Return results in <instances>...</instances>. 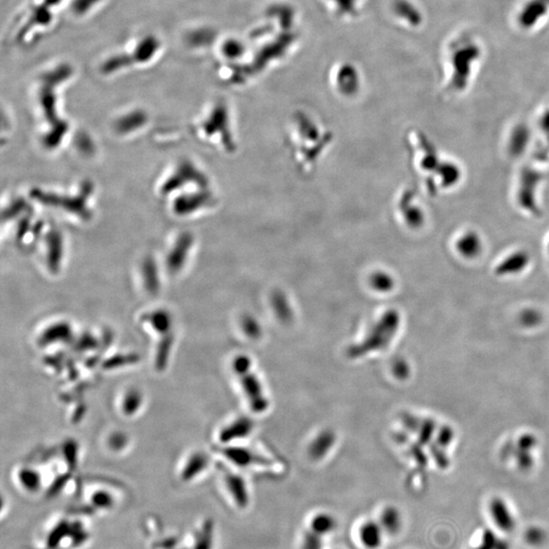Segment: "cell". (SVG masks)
Masks as SVG:
<instances>
[{"instance_id": "obj_1", "label": "cell", "mask_w": 549, "mask_h": 549, "mask_svg": "<svg viewBox=\"0 0 549 549\" xmlns=\"http://www.w3.org/2000/svg\"><path fill=\"white\" fill-rule=\"evenodd\" d=\"M161 49L162 41L154 34H146L135 41L128 49L104 59L100 70L105 76H110L133 67L149 65L155 60Z\"/></svg>"}, {"instance_id": "obj_2", "label": "cell", "mask_w": 549, "mask_h": 549, "mask_svg": "<svg viewBox=\"0 0 549 549\" xmlns=\"http://www.w3.org/2000/svg\"><path fill=\"white\" fill-rule=\"evenodd\" d=\"M58 8L49 0H38L25 11L15 29V42L27 44L33 42L38 32H44L52 26Z\"/></svg>"}, {"instance_id": "obj_3", "label": "cell", "mask_w": 549, "mask_h": 549, "mask_svg": "<svg viewBox=\"0 0 549 549\" xmlns=\"http://www.w3.org/2000/svg\"><path fill=\"white\" fill-rule=\"evenodd\" d=\"M144 323L147 324V329L160 338L170 335L173 330V319L171 315L166 310H157L149 312L143 317Z\"/></svg>"}, {"instance_id": "obj_4", "label": "cell", "mask_w": 549, "mask_h": 549, "mask_svg": "<svg viewBox=\"0 0 549 549\" xmlns=\"http://www.w3.org/2000/svg\"><path fill=\"white\" fill-rule=\"evenodd\" d=\"M72 335V329L67 322H58V323L50 324L39 336L38 343L47 346L58 343H65L69 341Z\"/></svg>"}, {"instance_id": "obj_5", "label": "cell", "mask_w": 549, "mask_h": 549, "mask_svg": "<svg viewBox=\"0 0 549 549\" xmlns=\"http://www.w3.org/2000/svg\"><path fill=\"white\" fill-rule=\"evenodd\" d=\"M383 530L380 523L365 521L358 531L360 543L366 549H378L382 546Z\"/></svg>"}, {"instance_id": "obj_6", "label": "cell", "mask_w": 549, "mask_h": 549, "mask_svg": "<svg viewBox=\"0 0 549 549\" xmlns=\"http://www.w3.org/2000/svg\"><path fill=\"white\" fill-rule=\"evenodd\" d=\"M459 255L465 258H474L480 255L482 242L480 236L474 231H467L458 238L456 244Z\"/></svg>"}, {"instance_id": "obj_7", "label": "cell", "mask_w": 549, "mask_h": 549, "mask_svg": "<svg viewBox=\"0 0 549 549\" xmlns=\"http://www.w3.org/2000/svg\"><path fill=\"white\" fill-rule=\"evenodd\" d=\"M491 512L494 523L498 525L500 529L505 531V532H510L514 530V517L510 514L507 503L501 498H494L491 501Z\"/></svg>"}, {"instance_id": "obj_8", "label": "cell", "mask_w": 549, "mask_h": 549, "mask_svg": "<svg viewBox=\"0 0 549 549\" xmlns=\"http://www.w3.org/2000/svg\"><path fill=\"white\" fill-rule=\"evenodd\" d=\"M208 460L205 454L196 453L190 455V457L185 459L180 470V478L183 481H192L194 477L199 476L201 471L205 470Z\"/></svg>"}, {"instance_id": "obj_9", "label": "cell", "mask_w": 549, "mask_h": 549, "mask_svg": "<svg viewBox=\"0 0 549 549\" xmlns=\"http://www.w3.org/2000/svg\"><path fill=\"white\" fill-rule=\"evenodd\" d=\"M144 402V395L140 390L129 389L122 395L119 408L124 416H135L142 409Z\"/></svg>"}, {"instance_id": "obj_10", "label": "cell", "mask_w": 549, "mask_h": 549, "mask_svg": "<svg viewBox=\"0 0 549 549\" xmlns=\"http://www.w3.org/2000/svg\"><path fill=\"white\" fill-rule=\"evenodd\" d=\"M378 523L382 526L383 532L396 534L401 529L402 519H401L400 512L395 508H388V509L383 510L381 514Z\"/></svg>"}, {"instance_id": "obj_11", "label": "cell", "mask_w": 549, "mask_h": 549, "mask_svg": "<svg viewBox=\"0 0 549 549\" xmlns=\"http://www.w3.org/2000/svg\"><path fill=\"white\" fill-rule=\"evenodd\" d=\"M18 479L20 484L24 487V489L29 492L39 491L41 487V477L39 472L29 468V467H22L18 473Z\"/></svg>"}, {"instance_id": "obj_12", "label": "cell", "mask_w": 549, "mask_h": 549, "mask_svg": "<svg viewBox=\"0 0 549 549\" xmlns=\"http://www.w3.org/2000/svg\"><path fill=\"white\" fill-rule=\"evenodd\" d=\"M310 528L312 532L323 537L324 535H328L329 533L335 530L336 521L332 516L328 514L315 515L310 521Z\"/></svg>"}, {"instance_id": "obj_13", "label": "cell", "mask_w": 549, "mask_h": 549, "mask_svg": "<svg viewBox=\"0 0 549 549\" xmlns=\"http://www.w3.org/2000/svg\"><path fill=\"white\" fill-rule=\"evenodd\" d=\"M173 342V335L170 333V335L161 338V342L156 348V367L160 371H163L166 367L168 357L171 354Z\"/></svg>"}, {"instance_id": "obj_14", "label": "cell", "mask_w": 549, "mask_h": 549, "mask_svg": "<svg viewBox=\"0 0 549 549\" xmlns=\"http://www.w3.org/2000/svg\"><path fill=\"white\" fill-rule=\"evenodd\" d=\"M105 0H70V10L76 17L83 18L96 10Z\"/></svg>"}, {"instance_id": "obj_15", "label": "cell", "mask_w": 549, "mask_h": 549, "mask_svg": "<svg viewBox=\"0 0 549 549\" xmlns=\"http://www.w3.org/2000/svg\"><path fill=\"white\" fill-rule=\"evenodd\" d=\"M323 548V541L322 536L317 533L308 531L304 534L303 541V549H322Z\"/></svg>"}, {"instance_id": "obj_16", "label": "cell", "mask_w": 549, "mask_h": 549, "mask_svg": "<svg viewBox=\"0 0 549 549\" xmlns=\"http://www.w3.org/2000/svg\"><path fill=\"white\" fill-rule=\"evenodd\" d=\"M521 323L523 326L532 328L536 326L541 322V315L536 310H526L521 315Z\"/></svg>"}, {"instance_id": "obj_17", "label": "cell", "mask_w": 549, "mask_h": 549, "mask_svg": "<svg viewBox=\"0 0 549 549\" xmlns=\"http://www.w3.org/2000/svg\"><path fill=\"white\" fill-rule=\"evenodd\" d=\"M515 454H516L517 462H518L519 467H520L521 469L527 470V469H529L531 467H532L533 458L532 456H531L529 451H523L520 450V449H518V451H517Z\"/></svg>"}, {"instance_id": "obj_18", "label": "cell", "mask_w": 549, "mask_h": 549, "mask_svg": "<svg viewBox=\"0 0 549 549\" xmlns=\"http://www.w3.org/2000/svg\"><path fill=\"white\" fill-rule=\"evenodd\" d=\"M128 439L124 433H113L110 437H109L108 446L113 451L121 450L122 448L126 447Z\"/></svg>"}, {"instance_id": "obj_19", "label": "cell", "mask_w": 549, "mask_h": 549, "mask_svg": "<svg viewBox=\"0 0 549 549\" xmlns=\"http://www.w3.org/2000/svg\"><path fill=\"white\" fill-rule=\"evenodd\" d=\"M537 444V439L532 435H524L518 442V449L529 451Z\"/></svg>"}, {"instance_id": "obj_20", "label": "cell", "mask_w": 549, "mask_h": 549, "mask_svg": "<svg viewBox=\"0 0 549 549\" xmlns=\"http://www.w3.org/2000/svg\"><path fill=\"white\" fill-rule=\"evenodd\" d=\"M526 538L531 544H539L544 540V534L538 528H531L526 534Z\"/></svg>"}, {"instance_id": "obj_21", "label": "cell", "mask_w": 549, "mask_h": 549, "mask_svg": "<svg viewBox=\"0 0 549 549\" xmlns=\"http://www.w3.org/2000/svg\"><path fill=\"white\" fill-rule=\"evenodd\" d=\"M95 503H98L97 505H100L102 508H108L112 503V498L107 492L97 491L94 494Z\"/></svg>"}, {"instance_id": "obj_22", "label": "cell", "mask_w": 549, "mask_h": 549, "mask_svg": "<svg viewBox=\"0 0 549 549\" xmlns=\"http://www.w3.org/2000/svg\"><path fill=\"white\" fill-rule=\"evenodd\" d=\"M439 442L442 447H447L453 442L454 432L450 426H446L442 428L441 433H439Z\"/></svg>"}, {"instance_id": "obj_23", "label": "cell", "mask_w": 549, "mask_h": 549, "mask_svg": "<svg viewBox=\"0 0 549 549\" xmlns=\"http://www.w3.org/2000/svg\"><path fill=\"white\" fill-rule=\"evenodd\" d=\"M496 545V540L494 538V535L491 532H487V534L483 536L482 545L479 546L477 549H494Z\"/></svg>"}, {"instance_id": "obj_24", "label": "cell", "mask_w": 549, "mask_h": 549, "mask_svg": "<svg viewBox=\"0 0 549 549\" xmlns=\"http://www.w3.org/2000/svg\"><path fill=\"white\" fill-rule=\"evenodd\" d=\"M548 251H549V240H548Z\"/></svg>"}]
</instances>
